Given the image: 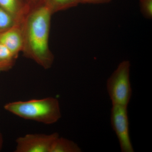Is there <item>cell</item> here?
I'll list each match as a JSON object with an SVG mask.
<instances>
[{"instance_id":"cell-1","label":"cell","mask_w":152,"mask_h":152,"mask_svg":"<svg viewBox=\"0 0 152 152\" xmlns=\"http://www.w3.org/2000/svg\"><path fill=\"white\" fill-rule=\"evenodd\" d=\"M51 12L42 1L31 7L22 22L25 56L44 69L51 67L54 56L49 47Z\"/></svg>"},{"instance_id":"cell-2","label":"cell","mask_w":152,"mask_h":152,"mask_svg":"<svg viewBox=\"0 0 152 152\" xmlns=\"http://www.w3.org/2000/svg\"><path fill=\"white\" fill-rule=\"evenodd\" d=\"M4 108L23 118L46 124H54L61 117L58 101L51 97L9 103L5 105Z\"/></svg>"},{"instance_id":"cell-3","label":"cell","mask_w":152,"mask_h":152,"mask_svg":"<svg viewBox=\"0 0 152 152\" xmlns=\"http://www.w3.org/2000/svg\"><path fill=\"white\" fill-rule=\"evenodd\" d=\"M130 67L129 61H123L107 80V91L112 104L128 107L132 92L130 81Z\"/></svg>"},{"instance_id":"cell-4","label":"cell","mask_w":152,"mask_h":152,"mask_svg":"<svg viewBox=\"0 0 152 152\" xmlns=\"http://www.w3.org/2000/svg\"><path fill=\"white\" fill-rule=\"evenodd\" d=\"M127 107L112 104L111 124L115 133L122 152H134L129 132V121Z\"/></svg>"},{"instance_id":"cell-5","label":"cell","mask_w":152,"mask_h":152,"mask_svg":"<svg viewBox=\"0 0 152 152\" xmlns=\"http://www.w3.org/2000/svg\"><path fill=\"white\" fill-rule=\"evenodd\" d=\"M57 133L47 135L28 134L16 140L15 152H50L53 144L59 137Z\"/></svg>"},{"instance_id":"cell-6","label":"cell","mask_w":152,"mask_h":152,"mask_svg":"<svg viewBox=\"0 0 152 152\" xmlns=\"http://www.w3.org/2000/svg\"><path fill=\"white\" fill-rule=\"evenodd\" d=\"M0 43L18 58L23 49L24 39L22 23H15L10 28L0 33Z\"/></svg>"},{"instance_id":"cell-7","label":"cell","mask_w":152,"mask_h":152,"mask_svg":"<svg viewBox=\"0 0 152 152\" xmlns=\"http://www.w3.org/2000/svg\"><path fill=\"white\" fill-rule=\"evenodd\" d=\"M0 7L15 23H22L31 8L28 0H0Z\"/></svg>"},{"instance_id":"cell-8","label":"cell","mask_w":152,"mask_h":152,"mask_svg":"<svg viewBox=\"0 0 152 152\" xmlns=\"http://www.w3.org/2000/svg\"><path fill=\"white\" fill-rule=\"evenodd\" d=\"M82 150L77 144L70 140L60 137L54 142L50 152H81Z\"/></svg>"},{"instance_id":"cell-9","label":"cell","mask_w":152,"mask_h":152,"mask_svg":"<svg viewBox=\"0 0 152 152\" xmlns=\"http://www.w3.org/2000/svg\"><path fill=\"white\" fill-rule=\"evenodd\" d=\"M42 1L53 14L74 7L79 4L78 0H42Z\"/></svg>"},{"instance_id":"cell-10","label":"cell","mask_w":152,"mask_h":152,"mask_svg":"<svg viewBox=\"0 0 152 152\" xmlns=\"http://www.w3.org/2000/svg\"><path fill=\"white\" fill-rule=\"evenodd\" d=\"M17 59L4 46L0 43V72L11 69L15 65Z\"/></svg>"},{"instance_id":"cell-11","label":"cell","mask_w":152,"mask_h":152,"mask_svg":"<svg viewBox=\"0 0 152 152\" xmlns=\"http://www.w3.org/2000/svg\"><path fill=\"white\" fill-rule=\"evenodd\" d=\"M15 23L11 16L0 7V33L8 29Z\"/></svg>"},{"instance_id":"cell-12","label":"cell","mask_w":152,"mask_h":152,"mask_svg":"<svg viewBox=\"0 0 152 152\" xmlns=\"http://www.w3.org/2000/svg\"><path fill=\"white\" fill-rule=\"evenodd\" d=\"M140 7L141 12L145 18L152 19V0H140Z\"/></svg>"},{"instance_id":"cell-13","label":"cell","mask_w":152,"mask_h":152,"mask_svg":"<svg viewBox=\"0 0 152 152\" xmlns=\"http://www.w3.org/2000/svg\"><path fill=\"white\" fill-rule=\"evenodd\" d=\"M112 0H78L79 4H104L110 3Z\"/></svg>"},{"instance_id":"cell-14","label":"cell","mask_w":152,"mask_h":152,"mask_svg":"<svg viewBox=\"0 0 152 152\" xmlns=\"http://www.w3.org/2000/svg\"><path fill=\"white\" fill-rule=\"evenodd\" d=\"M31 7H32L41 2L42 0H28Z\"/></svg>"},{"instance_id":"cell-15","label":"cell","mask_w":152,"mask_h":152,"mask_svg":"<svg viewBox=\"0 0 152 152\" xmlns=\"http://www.w3.org/2000/svg\"><path fill=\"white\" fill-rule=\"evenodd\" d=\"M3 144V139L2 136L0 132V151L1 150L2 148Z\"/></svg>"}]
</instances>
